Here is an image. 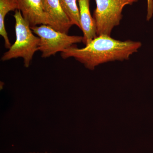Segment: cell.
<instances>
[{
    "label": "cell",
    "instance_id": "1",
    "mask_svg": "<svg viewBox=\"0 0 153 153\" xmlns=\"http://www.w3.org/2000/svg\"><path fill=\"white\" fill-rule=\"evenodd\" d=\"M141 46V43L139 41H120L110 36L101 35L97 36L83 48L71 46L61 52V56L63 59L73 57L86 68L93 70L102 63L128 60Z\"/></svg>",
    "mask_w": 153,
    "mask_h": 153
},
{
    "label": "cell",
    "instance_id": "2",
    "mask_svg": "<svg viewBox=\"0 0 153 153\" xmlns=\"http://www.w3.org/2000/svg\"><path fill=\"white\" fill-rule=\"evenodd\" d=\"M14 17L16 41L8 51L4 53L1 60L5 61L21 57L24 59L25 67L28 68L34 54L39 51L40 38L34 35L30 25L22 16L21 11L16 10Z\"/></svg>",
    "mask_w": 153,
    "mask_h": 153
},
{
    "label": "cell",
    "instance_id": "3",
    "mask_svg": "<svg viewBox=\"0 0 153 153\" xmlns=\"http://www.w3.org/2000/svg\"><path fill=\"white\" fill-rule=\"evenodd\" d=\"M96 8L93 18L97 36H110L113 28L118 26L122 19L123 8L138 0H95Z\"/></svg>",
    "mask_w": 153,
    "mask_h": 153
},
{
    "label": "cell",
    "instance_id": "4",
    "mask_svg": "<svg viewBox=\"0 0 153 153\" xmlns=\"http://www.w3.org/2000/svg\"><path fill=\"white\" fill-rule=\"evenodd\" d=\"M31 28L33 33L40 38L39 51L41 52V57L43 58L63 52L74 44L82 42L83 39L82 36H69L49 25H41Z\"/></svg>",
    "mask_w": 153,
    "mask_h": 153
},
{
    "label": "cell",
    "instance_id": "5",
    "mask_svg": "<svg viewBox=\"0 0 153 153\" xmlns=\"http://www.w3.org/2000/svg\"><path fill=\"white\" fill-rule=\"evenodd\" d=\"M19 10L30 27L47 25L53 28L51 19L44 9V0H17Z\"/></svg>",
    "mask_w": 153,
    "mask_h": 153
},
{
    "label": "cell",
    "instance_id": "6",
    "mask_svg": "<svg viewBox=\"0 0 153 153\" xmlns=\"http://www.w3.org/2000/svg\"><path fill=\"white\" fill-rule=\"evenodd\" d=\"M44 9L53 24V28L68 34L73 23L60 4V0H44Z\"/></svg>",
    "mask_w": 153,
    "mask_h": 153
},
{
    "label": "cell",
    "instance_id": "7",
    "mask_svg": "<svg viewBox=\"0 0 153 153\" xmlns=\"http://www.w3.org/2000/svg\"><path fill=\"white\" fill-rule=\"evenodd\" d=\"M90 0H78L81 30L83 33L82 42L85 45L97 37L95 20L89 9Z\"/></svg>",
    "mask_w": 153,
    "mask_h": 153
},
{
    "label": "cell",
    "instance_id": "8",
    "mask_svg": "<svg viewBox=\"0 0 153 153\" xmlns=\"http://www.w3.org/2000/svg\"><path fill=\"white\" fill-rule=\"evenodd\" d=\"M17 10H19L17 0H0V35L4 38L7 49H10L12 45L6 31L5 19L9 12Z\"/></svg>",
    "mask_w": 153,
    "mask_h": 153
},
{
    "label": "cell",
    "instance_id": "9",
    "mask_svg": "<svg viewBox=\"0 0 153 153\" xmlns=\"http://www.w3.org/2000/svg\"><path fill=\"white\" fill-rule=\"evenodd\" d=\"M60 4L73 25L81 29L79 8L76 0H60Z\"/></svg>",
    "mask_w": 153,
    "mask_h": 153
},
{
    "label": "cell",
    "instance_id": "10",
    "mask_svg": "<svg viewBox=\"0 0 153 153\" xmlns=\"http://www.w3.org/2000/svg\"><path fill=\"white\" fill-rule=\"evenodd\" d=\"M153 16V0H147V14L146 20L149 21Z\"/></svg>",
    "mask_w": 153,
    "mask_h": 153
},
{
    "label": "cell",
    "instance_id": "11",
    "mask_svg": "<svg viewBox=\"0 0 153 153\" xmlns=\"http://www.w3.org/2000/svg\"></svg>",
    "mask_w": 153,
    "mask_h": 153
},
{
    "label": "cell",
    "instance_id": "12",
    "mask_svg": "<svg viewBox=\"0 0 153 153\" xmlns=\"http://www.w3.org/2000/svg\"></svg>",
    "mask_w": 153,
    "mask_h": 153
}]
</instances>
